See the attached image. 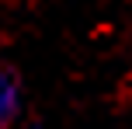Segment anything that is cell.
Segmentation results:
<instances>
[{"label": "cell", "mask_w": 132, "mask_h": 129, "mask_svg": "<svg viewBox=\"0 0 132 129\" xmlns=\"http://www.w3.org/2000/svg\"><path fill=\"white\" fill-rule=\"evenodd\" d=\"M24 112V84L14 66L0 63V129H14Z\"/></svg>", "instance_id": "1"}, {"label": "cell", "mask_w": 132, "mask_h": 129, "mask_svg": "<svg viewBox=\"0 0 132 129\" xmlns=\"http://www.w3.org/2000/svg\"><path fill=\"white\" fill-rule=\"evenodd\" d=\"M24 129H42V126H24Z\"/></svg>", "instance_id": "2"}]
</instances>
